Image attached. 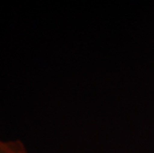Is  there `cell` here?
Listing matches in <instances>:
<instances>
[{
  "label": "cell",
  "mask_w": 154,
  "mask_h": 153,
  "mask_svg": "<svg viewBox=\"0 0 154 153\" xmlns=\"http://www.w3.org/2000/svg\"><path fill=\"white\" fill-rule=\"evenodd\" d=\"M6 153H28L24 145L20 141H5Z\"/></svg>",
  "instance_id": "1"
},
{
  "label": "cell",
  "mask_w": 154,
  "mask_h": 153,
  "mask_svg": "<svg viewBox=\"0 0 154 153\" xmlns=\"http://www.w3.org/2000/svg\"><path fill=\"white\" fill-rule=\"evenodd\" d=\"M0 153H6L5 151V141L0 140Z\"/></svg>",
  "instance_id": "2"
}]
</instances>
